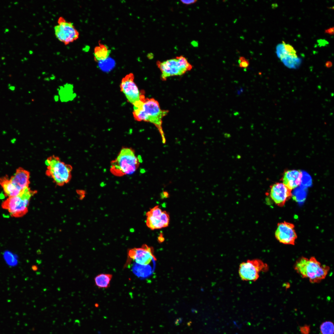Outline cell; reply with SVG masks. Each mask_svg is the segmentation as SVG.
<instances>
[{"mask_svg":"<svg viewBox=\"0 0 334 334\" xmlns=\"http://www.w3.org/2000/svg\"><path fill=\"white\" fill-rule=\"evenodd\" d=\"M45 164L47 166L46 175L52 178L57 185L62 186L71 180L72 166L61 161L58 157L54 155L49 157Z\"/></svg>","mask_w":334,"mask_h":334,"instance_id":"277c9868","label":"cell"},{"mask_svg":"<svg viewBox=\"0 0 334 334\" xmlns=\"http://www.w3.org/2000/svg\"><path fill=\"white\" fill-rule=\"evenodd\" d=\"M58 22V25L54 27L55 34L60 41L66 45L79 38V32L72 23L66 21L62 17L59 18Z\"/></svg>","mask_w":334,"mask_h":334,"instance_id":"9c48e42d","label":"cell"},{"mask_svg":"<svg viewBox=\"0 0 334 334\" xmlns=\"http://www.w3.org/2000/svg\"><path fill=\"white\" fill-rule=\"evenodd\" d=\"M180 1L182 3H183L184 4H185V5H191V4H193V3H195L197 1V0H181Z\"/></svg>","mask_w":334,"mask_h":334,"instance_id":"484cf974","label":"cell"},{"mask_svg":"<svg viewBox=\"0 0 334 334\" xmlns=\"http://www.w3.org/2000/svg\"><path fill=\"white\" fill-rule=\"evenodd\" d=\"M268 268L267 264L259 259L248 260L240 263L238 273L242 280L255 281L259 277L260 272H266Z\"/></svg>","mask_w":334,"mask_h":334,"instance_id":"52a82bcc","label":"cell"},{"mask_svg":"<svg viewBox=\"0 0 334 334\" xmlns=\"http://www.w3.org/2000/svg\"><path fill=\"white\" fill-rule=\"evenodd\" d=\"M0 186L5 195L8 197L18 195L21 192L12 184L7 176L0 178Z\"/></svg>","mask_w":334,"mask_h":334,"instance_id":"2e32d148","label":"cell"},{"mask_svg":"<svg viewBox=\"0 0 334 334\" xmlns=\"http://www.w3.org/2000/svg\"><path fill=\"white\" fill-rule=\"evenodd\" d=\"M111 52V50L106 45L102 44L95 48L94 55L97 61L104 60L109 57Z\"/></svg>","mask_w":334,"mask_h":334,"instance_id":"ac0fdd59","label":"cell"},{"mask_svg":"<svg viewBox=\"0 0 334 334\" xmlns=\"http://www.w3.org/2000/svg\"><path fill=\"white\" fill-rule=\"evenodd\" d=\"M281 61L286 66L290 68H297L299 66L301 62L300 58H293L289 56Z\"/></svg>","mask_w":334,"mask_h":334,"instance_id":"ffe728a7","label":"cell"},{"mask_svg":"<svg viewBox=\"0 0 334 334\" xmlns=\"http://www.w3.org/2000/svg\"><path fill=\"white\" fill-rule=\"evenodd\" d=\"M238 62L239 63V66L241 68H243L244 69L247 68L250 64L248 60L243 56L239 57Z\"/></svg>","mask_w":334,"mask_h":334,"instance_id":"cb8c5ba5","label":"cell"},{"mask_svg":"<svg viewBox=\"0 0 334 334\" xmlns=\"http://www.w3.org/2000/svg\"><path fill=\"white\" fill-rule=\"evenodd\" d=\"M164 240V239L163 236L162 235H160L158 237L159 241L160 242H163Z\"/></svg>","mask_w":334,"mask_h":334,"instance_id":"f546056e","label":"cell"},{"mask_svg":"<svg viewBox=\"0 0 334 334\" xmlns=\"http://www.w3.org/2000/svg\"><path fill=\"white\" fill-rule=\"evenodd\" d=\"M32 270L34 271H36L38 269V268L36 265H33L32 267Z\"/></svg>","mask_w":334,"mask_h":334,"instance_id":"f1b7e54d","label":"cell"},{"mask_svg":"<svg viewBox=\"0 0 334 334\" xmlns=\"http://www.w3.org/2000/svg\"><path fill=\"white\" fill-rule=\"evenodd\" d=\"M299 330L301 334H309L310 330V326L306 324L303 326H300Z\"/></svg>","mask_w":334,"mask_h":334,"instance_id":"d4e9b609","label":"cell"},{"mask_svg":"<svg viewBox=\"0 0 334 334\" xmlns=\"http://www.w3.org/2000/svg\"><path fill=\"white\" fill-rule=\"evenodd\" d=\"M133 106V114L135 119L153 124L163 137L161 126L162 119L167 114L168 111L162 109L158 102L153 98H145L144 97Z\"/></svg>","mask_w":334,"mask_h":334,"instance_id":"6da1fadb","label":"cell"},{"mask_svg":"<svg viewBox=\"0 0 334 334\" xmlns=\"http://www.w3.org/2000/svg\"><path fill=\"white\" fill-rule=\"evenodd\" d=\"M291 191L283 183L277 182L270 186L269 194L276 205L282 207L291 197Z\"/></svg>","mask_w":334,"mask_h":334,"instance_id":"4fadbf2b","label":"cell"},{"mask_svg":"<svg viewBox=\"0 0 334 334\" xmlns=\"http://www.w3.org/2000/svg\"><path fill=\"white\" fill-rule=\"evenodd\" d=\"M182 319L181 318L177 319L174 322L175 324L176 325H178L182 322Z\"/></svg>","mask_w":334,"mask_h":334,"instance_id":"4316f807","label":"cell"},{"mask_svg":"<svg viewBox=\"0 0 334 334\" xmlns=\"http://www.w3.org/2000/svg\"><path fill=\"white\" fill-rule=\"evenodd\" d=\"M302 173L297 170H290L286 171L282 178L283 183L291 190L298 187L301 182Z\"/></svg>","mask_w":334,"mask_h":334,"instance_id":"9a60e30c","label":"cell"},{"mask_svg":"<svg viewBox=\"0 0 334 334\" xmlns=\"http://www.w3.org/2000/svg\"><path fill=\"white\" fill-rule=\"evenodd\" d=\"M333 28H329L325 31V32L327 33H328L330 34H332L333 33Z\"/></svg>","mask_w":334,"mask_h":334,"instance_id":"83f0119b","label":"cell"},{"mask_svg":"<svg viewBox=\"0 0 334 334\" xmlns=\"http://www.w3.org/2000/svg\"><path fill=\"white\" fill-rule=\"evenodd\" d=\"M120 88L128 101L133 105L144 97L135 83L134 76L132 74L127 75L122 79Z\"/></svg>","mask_w":334,"mask_h":334,"instance_id":"8fae6325","label":"cell"},{"mask_svg":"<svg viewBox=\"0 0 334 334\" xmlns=\"http://www.w3.org/2000/svg\"><path fill=\"white\" fill-rule=\"evenodd\" d=\"M294 269L302 277L308 278L312 283H318L324 279L329 270L328 266L322 265L316 259L302 257L294 265Z\"/></svg>","mask_w":334,"mask_h":334,"instance_id":"7a4b0ae2","label":"cell"},{"mask_svg":"<svg viewBox=\"0 0 334 334\" xmlns=\"http://www.w3.org/2000/svg\"><path fill=\"white\" fill-rule=\"evenodd\" d=\"M7 31H9V30H8V29H6V32H7Z\"/></svg>","mask_w":334,"mask_h":334,"instance_id":"4dcf8cb0","label":"cell"},{"mask_svg":"<svg viewBox=\"0 0 334 334\" xmlns=\"http://www.w3.org/2000/svg\"><path fill=\"white\" fill-rule=\"evenodd\" d=\"M276 53L277 57L281 60L288 57L282 43L277 45L276 47Z\"/></svg>","mask_w":334,"mask_h":334,"instance_id":"603a6c76","label":"cell"},{"mask_svg":"<svg viewBox=\"0 0 334 334\" xmlns=\"http://www.w3.org/2000/svg\"><path fill=\"white\" fill-rule=\"evenodd\" d=\"M156 64L161 71V78L163 80L170 76L182 75L192 68L187 59L182 55L162 62L158 61Z\"/></svg>","mask_w":334,"mask_h":334,"instance_id":"8992f818","label":"cell"},{"mask_svg":"<svg viewBox=\"0 0 334 334\" xmlns=\"http://www.w3.org/2000/svg\"><path fill=\"white\" fill-rule=\"evenodd\" d=\"M29 172L21 167L17 169L15 173L10 178L12 184L21 191L29 187L30 184Z\"/></svg>","mask_w":334,"mask_h":334,"instance_id":"5bb4252c","label":"cell"},{"mask_svg":"<svg viewBox=\"0 0 334 334\" xmlns=\"http://www.w3.org/2000/svg\"><path fill=\"white\" fill-rule=\"evenodd\" d=\"M284 45L285 49L288 56L293 58H298L296 52L294 48L291 45L286 44L283 41L282 43Z\"/></svg>","mask_w":334,"mask_h":334,"instance_id":"7402d4cb","label":"cell"},{"mask_svg":"<svg viewBox=\"0 0 334 334\" xmlns=\"http://www.w3.org/2000/svg\"><path fill=\"white\" fill-rule=\"evenodd\" d=\"M140 160L134 150L129 148H124L119 152L116 158L111 163L110 171L117 176L130 175L138 168Z\"/></svg>","mask_w":334,"mask_h":334,"instance_id":"3957f363","label":"cell"},{"mask_svg":"<svg viewBox=\"0 0 334 334\" xmlns=\"http://www.w3.org/2000/svg\"><path fill=\"white\" fill-rule=\"evenodd\" d=\"M153 265H141L134 263L132 268V271L137 276L141 278H145L150 276L154 270Z\"/></svg>","mask_w":334,"mask_h":334,"instance_id":"e0dca14e","label":"cell"},{"mask_svg":"<svg viewBox=\"0 0 334 334\" xmlns=\"http://www.w3.org/2000/svg\"><path fill=\"white\" fill-rule=\"evenodd\" d=\"M146 223L152 230L167 227L169 222V216L166 211H162L158 205L156 206L146 214Z\"/></svg>","mask_w":334,"mask_h":334,"instance_id":"30bf717a","label":"cell"},{"mask_svg":"<svg viewBox=\"0 0 334 334\" xmlns=\"http://www.w3.org/2000/svg\"><path fill=\"white\" fill-rule=\"evenodd\" d=\"M294 225L285 221L277 224L275 236L280 242L285 244L294 245L297 238Z\"/></svg>","mask_w":334,"mask_h":334,"instance_id":"7c38bea8","label":"cell"},{"mask_svg":"<svg viewBox=\"0 0 334 334\" xmlns=\"http://www.w3.org/2000/svg\"><path fill=\"white\" fill-rule=\"evenodd\" d=\"M112 277V275L110 274H99L94 278L95 284L99 288H107L110 286Z\"/></svg>","mask_w":334,"mask_h":334,"instance_id":"d6986e66","label":"cell"},{"mask_svg":"<svg viewBox=\"0 0 334 334\" xmlns=\"http://www.w3.org/2000/svg\"><path fill=\"white\" fill-rule=\"evenodd\" d=\"M36 193L28 187L18 195L8 197L2 202V207L7 210L12 217H22L28 212L30 199Z\"/></svg>","mask_w":334,"mask_h":334,"instance_id":"5b68a950","label":"cell"},{"mask_svg":"<svg viewBox=\"0 0 334 334\" xmlns=\"http://www.w3.org/2000/svg\"><path fill=\"white\" fill-rule=\"evenodd\" d=\"M156 260L153 248L143 244L141 247L134 248L128 250L125 266L128 265L132 261L139 265L154 266Z\"/></svg>","mask_w":334,"mask_h":334,"instance_id":"ba28073f","label":"cell"},{"mask_svg":"<svg viewBox=\"0 0 334 334\" xmlns=\"http://www.w3.org/2000/svg\"><path fill=\"white\" fill-rule=\"evenodd\" d=\"M319 329L321 334H334V323L331 321L323 322L320 326Z\"/></svg>","mask_w":334,"mask_h":334,"instance_id":"44dd1931","label":"cell"}]
</instances>
